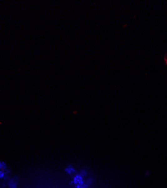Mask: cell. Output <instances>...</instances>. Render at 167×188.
<instances>
[{"label": "cell", "mask_w": 167, "mask_h": 188, "mask_svg": "<svg viewBox=\"0 0 167 188\" xmlns=\"http://www.w3.org/2000/svg\"><path fill=\"white\" fill-rule=\"evenodd\" d=\"M18 184V178H12L8 181V186L9 188H16Z\"/></svg>", "instance_id": "obj_1"}, {"label": "cell", "mask_w": 167, "mask_h": 188, "mask_svg": "<svg viewBox=\"0 0 167 188\" xmlns=\"http://www.w3.org/2000/svg\"><path fill=\"white\" fill-rule=\"evenodd\" d=\"M9 173H10V170L8 169H5V170H1L0 169V179H5V178H7Z\"/></svg>", "instance_id": "obj_2"}, {"label": "cell", "mask_w": 167, "mask_h": 188, "mask_svg": "<svg viewBox=\"0 0 167 188\" xmlns=\"http://www.w3.org/2000/svg\"><path fill=\"white\" fill-rule=\"evenodd\" d=\"M73 183H75V184H82L83 182V176H81V175H76L75 178H74L73 180Z\"/></svg>", "instance_id": "obj_3"}, {"label": "cell", "mask_w": 167, "mask_h": 188, "mask_svg": "<svg viewBox=\"0 0 167 188\" xmlns=\"http://www.w3.org/2000/svg\"><path fill=\"white\" fill-rule=\"evenodd\" d=\"M65 171H66V172L67 173V174L72 175V173L75 172V169L74 168L72 165H68V166L65 169Z\"/></svg>", "instance_id": "obj_4"}, {"label": "cell", "mask_w": 167, "mask_h": 188, "mask_svg": "<svg viewBox=\"0 0 167 188\" xmlns=\"http://www.w3.org/2000/svg\"><path fill=\"white\" fill-rule=\"evenodd\" d=\"M8 169L7 168L6 163H5L4 161L0 160V169H1V170H5V169Z\"/></svg>", "instance_id": "obj_5"}]
</instances>
